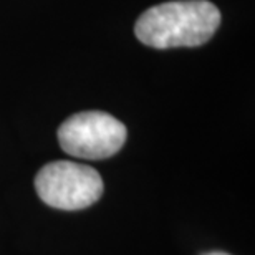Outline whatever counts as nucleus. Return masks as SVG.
<instances>
[{"label":"nucleus","instance_id":"f257e3e1","mask_svg":"<svg viewBox=\"0 0 255 255\" xmlns=\"http://www.w3.org/2000/svg\"><path fill=\"white\" fill-rule=\"evenodd\" d=\"M221 20L219 8L209 0H172L144 10L136 20L134 35L157 50L201 47L214 37Z\"/></svg>","mask_w":255,"mask_h":255},{"label":"nucleus","instance_id":"20e7f679","mask_svg":"<svg viewBox=\"0 0 255 255\" xmlns=\"http://www.w3.org/2000/svg\"><path fill=\"white\" fill-rule=\"evenodd\" d=\"M204 255H229L226 252H209V254H204Z\"/></svg>","mask_w":255,"mask_h":255},{"label":"nucleus","instance_id":"7ed1b4c3","mask_svg":"<svg viewBox=\"0 0 255 255\" xmlns=\"http://www.w3.org/2000/svg\"><path fill=\"white\" fill-rule=\"evenodd\" d=\"M126 126L105 111H81L58 128V142L70 156L106 159L125 146Z\"/></svg>","mask_w":255,"mask_h":255},{"label":"nucleus","instance_id":"f03ea898","mask_svg":"<svg viewBox=\"0 0 255 255\" xmlns=\"http://www.w3.org/2000/svg\"><path fill=\"white\" fill-rule=\"evenodd\" d=\"M35 191L50 207L80 211L100 201L105 186L93 167L73 161H53L37 172Z\"/></svg>","mask_w":255,"mask_h":255}]
</instances>
